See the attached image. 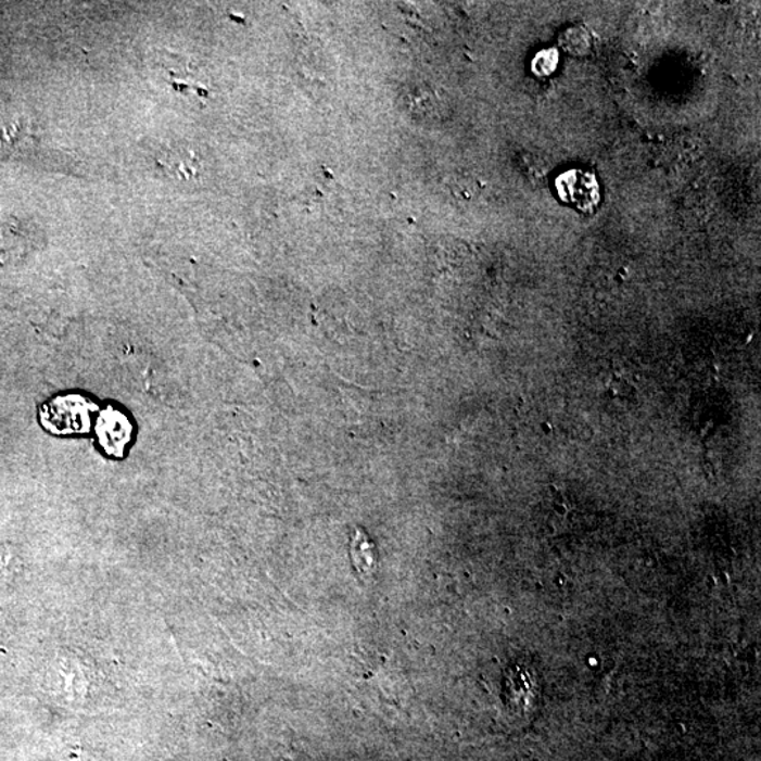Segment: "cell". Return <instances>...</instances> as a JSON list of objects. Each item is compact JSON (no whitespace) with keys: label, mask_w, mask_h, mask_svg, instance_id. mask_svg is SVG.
<instances>
[{"label":"cell","mask_w":761,"mask_h":761,"mask_svg":"<svg viewBox=\"0 0 761 761\" xmlns=\"http://www.w3.org/2000/svg\"><path fill=\"white\" fill-rule=\"evenodd\" d=\"M127 422L117 413L109 414L101 419V439L103 446L111 453H119L123 444L127 441Z\"/></svg>","instance_id":"obj_1"}]
</instances>
